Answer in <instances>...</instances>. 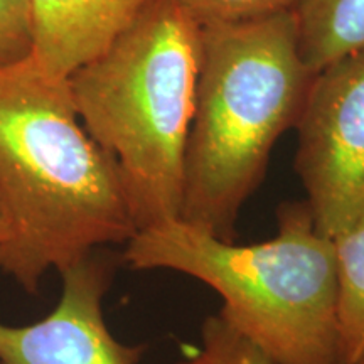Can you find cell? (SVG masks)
Listing matches in <instances>:
<instances>
[{
    "mask_svg": "<svg viewBox=\"0 0 364 364\" xmlns=\"http://www.w3.org/2000/svg\"><path fill=\"white\" fill-rule=\"evenodd\" d=\"M0 272L29 294L136 233L120 171L81 124L68 80L29 56L0 70Z\"/></svg>",
    "mask_w": 364,
    "mask_h": 364,
    "instance_id": "obj_1",
    "label": "cell"
},
{
    "mask_svg": "<svg viewBox=\"0 0 364 364\" xmlns=\"http://www.w3.org/2000/svg\"><path fill=\"white\" fill-rule=\"evenodd\" d=\"M314 76L294 12L201 27L179 220L236 241L241 209L260 188L275 144L295 129Z\"/></svg>",
    "mask_w": 364,
    "mask_h": 364,
    "instance_id": "obj_2",
    "label": "cell"
},
{
    "mask_svg": "<svg viewBox=\"0 0 364 364\" xmlns=\"http://www.w3.org/2000/svg\"><path fill=\"white\" fill-rule=\"evenodd\" d=\"M275 238L238 245L182 220L136 231L122 262L134 270H172L211 287L220 316L275 364H339L334 241L307 201L277 209Z\"/></svg>",
    "mask_w": 364,
    "mask_h": 364,
    "instance_id": "obj_3",
    "label": "cell"
},
{
    "mask_svg": "<svg viewBox=\"0 0 364 364\" xmlns=\"http://www.w3.org/2000/svg\"><path fill=\"white\" fill-rule=\"evenodd\" d=\"M199 43L174 0H152L68 80L81 124L120 171L136 231L181 215Z\"/></svg>",
    "mask_w": 364,
    "mask_h": 364,
    "instance_id": "obj_4",
    "label": "cell"
},
{
    "mask_svg": "<svg viewBox=\"0 0 364 364\" xmlns=\"http://www.w3.org/2000/svg\"><path fill=\"white\" fill-rule=\"evenodd\" d=\"M295 172L334 238L364 215V49L317 71L295 124Z\"/></svg>",
    "mask_w": 364,
    "mask_h": 364,
    "instance_id": "obj_5",
    "label": "cell"
},
{
    "mask_svg": "<svg viewBox=\"0 0 364 364\" xmlns=\"http://www.w3.org/2000/svg\"><path fill=\"white\" fill-rule=\"evenodd\" d=\"M115 270V255L102 248L59 273L61 299L48 316L27 326L0 322V364H139L145 346L120 343L105 322Z\"/></svg>",
    "mask_w": 364,
    "mask_h": 364,
    "instance_id": "obj_6",
    "label": "cell"
},
{
    "mask_svg": "<svg viewBox=\"0 0 364 364\" xmlns=\"http://www.w3.org/2000/svg\"><path fill=\"white\" fill-rule=\"evenodd\" d=\"M152 0H27L29 58L46 75L70 80L102 56Z\"/></svg>",
    "mask_w": 364,
    "mask_h": 364,
    "instance_id": "obj_7",
    "label": "cell"
},
{
    "mask_svg": "<svg viewBox=\"0 0 364 364\" xmlns=\"http://www.w3.org/2000/svg\"><path fill=\"white\" fill-rule=\"evenodd\" d=\"M294 14L300 54L314 73L364 49V0H302Z\"/></svg>",
    "mask_w": 364,
    "mask_h": 364,
    "instance_id": "obj_8",
    "label": "cell"
},
{
    "mask_svg": "<svg viewBox=\"0 0 364 364\" xmlns=\"http://www.w3.org/2000/svg\"><path fill=\"white\" fill-rule=\"evenodd\" d=\"M339 364L364 361V215L334 236Z\"/></svg>",
    "mask_w": 364,
    "mask_h": 364,
    "instance_id": "obj_9",
    "label": "cell"
},
{
    "mask_svg": "<svg viewBox=\"0 0 364 364\" xmlns=\"http://www.w3.org/2000/svg\"><path fill=\"white\" fill-rule=\"evenodd\" d=\"M174 364H275L265 353L228 324L220 314L201 327V346Z\"/></svg>",
    "mask_w": 364,
    "mask_h": 364,
    "instance_id": "obj_10",
    "label": "cell"
},
{
    "mask_svg": "<svg viewBox=\"0 0 364 364\" xmlns=\"http://www.w3.org/2000/svg\"><path fill=\"white\" fill-rule=\"evenodd\" d=\"M199 27L240 24L294 12L302 0H174Z\"/></svg>",
    "mask_w": 364,
    "mask_h": 364,
    "instance_id": "obj_11",
    "label": "cell"
},
{
    "mask_svg": "<svg viewBox=\"0 0 364 364\" xmlns=\"http://www.w3.org/2000/svg\"><path fill=\"white\" fill-rule=\"evenodd\" d=\"M31 54V19L27 0H0V70Z\"/></svg>",
    "mask_w": 364,
    "mask_h": 364,
    "instance_id": "obj_12",
    "label": "cell"
},
{
    "mask_svg": "<svg viewBox=\"0 0 364 364\" xmlns=\"http://www.w3.org/2000/svg\"><path fill=\"white\" fill-rule=\"evenodd\" d=\"M4 240H6V221H4L2 208H0V247H2Z\"/></svg>",
    "mask_w": 364,
    "mask_h": 364,
    "instance_id": "obj_13",
    "label": "cell"
},
{
    "mask_svg": "<svg viewBox=\"0 0 364 364\" xmlns=\"http://www.w3.org/2000/svg\"><path fill=\"white\" fill-rule=\"evenodd\" d=\"M358 364H364V361H361V363H358Z\"/></svg>",
    "mask_w": 364,
    "mask_h": 364,
    "instance_id": "obj_14",
    "label": "cell"
}]
</instances>
